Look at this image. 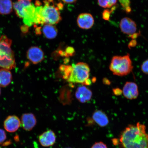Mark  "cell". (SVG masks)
Returning a JSON list of instances; mask_svg holds the SVG:
<instances>
[{
  "label": "cell",
  "mask_w": 148,
  "mask_h": 148,
  "mask_svg": "<svg viewBox=\"0 0 148 148\" xmlns=\"http://www.w3.org/2000/svg\"><path fill=\"white\" fill-rule=\"evenodd\" d=\"M119 140L124 148H148L145 125L140 123L129 125L122 133Z\"/></svg>",
  "instance_id": "1"
},
{
  "label": "cell",
  "mask_w": 148,
  "mask_h": 148,
  "mask_svg": "<svg viewBox=\"0 0 148 148\" xmlns=\"http://www.w3.org/2000/svg\"><path fill=\"white\" fill-rule=\"evenodd\" d=\"M12 41L6 36L0 38V68L9 70L16 66L15 58L11 45Z\"/></svg>",
  "instance_id": "2"
},
{
  "label": "cell",
  "mask_w": 148,
  "mask_h": 148,
  "mask_svg": "<svg viewBox=\"0 0 148 148\" xmlns=\"http://www.w3.org/2000/svg\"><path fill=\"white\" fill-rule=\"evenodd\" d=\"M109 68L114 75L118 76L123 77L129 75L134 68L130 55L127 54L123 56L113 57Z\"/></svg>",
  "instance_id": "3"
},
{
  "label": "cell",
  "mask_w": 148,
  "mask_h": 148,
  "mask_svg": "<svg viewBox=\"0 0 148 148\" xmlns=\"http://www.w3.org/2000/svg\"><path fill=\"white\" fill-rule=\"evenodd\" d=\"M44 5L42 6L40 11L42 25L49 24L55 25L58 24L62 19L60 10L55 4L54 0L49 2L44 1Z\"/></svg>",
  "instance_id": "4"
},
{
  "label": "cell",
  "mask_w": 148,
  "mask_h": 148,
  "mask_svg": "<svg viewBox=\"0 0 148 148\" xmlns=\"http://www.w3.org/2000/svg\"><path fill=\"white\" fill-rule=\"evenodd\" d=\"M73 66V71L68 82L83 84L89 77V66L86 63L79 62L74 64Z\"/></svg>",
  "instance_id": "5"
},
{
  "label": "cell",
  "mask_w": 148,
  "mask_h": 148,
  "mask_svg": "<svg viewBox=\"0 0 148 148\" xmlns=\"http://www.w3.org/2000/svg\"><path fill=\"white\" fill-rule=\"evenodd\" d=\"M27 57L28 60L35 64L41 62L45 58L43 51L37 46L29 48L27 51Z\"/></svg>",
  "instance_id": "6"
},
{
  "label": "cell",
  "mask_w": 148,
  "mask_h": 148,
  "mask_svg": "<svg viewBox=\"0 0 148 148\" xmlns=\"http://www.w3.org/2000/svg\"><path fill=\"white\" fill-rule=\"evenodd\" d=\"M123 95L126 99L129 100L137 99L139 95L138 85L132 82H127L122 90Z\"/></svg>",
  "instance_id": "7"
},
{
  "label": "cell",
  "mask_w": 148,
  "mask_h": 148,
  "mask_svg": "<svg viewBox=\"0 0 148 148\" xmlns=\"http://www.w3.org/2000/svg\"><path fill=\"white\" fill-rule=\"evenodd\" d=\"M120 28L124 34L131 36L136 33L137 30V25L136 23L128 17L123 18L120 23Z\"/></svg>",
  "instance_id": "8"
},
{
  "label": "cell",
  "mask_w": 148,
  "mask_h": 148,
  "mask_svg": "<svg viewBox=\"0 0 148 148\" xmlns=\"http://www.w3.org/2000/svg\"><path fill=\"white\" fill-rule=\"evenodd\" d=\"M36 8L32 3L23 9L22 18H23V23L27 26L30 27L34 24Z\"/></svg>",
  "instance_id": "9"
},
{
  "label": "cell",
  "mask_w": 148,
  "mask_h": 148,
  "mask_svg": "<svg viewBox=\"0 0 148 148\" xmlns=\"http://www.w3.org/2000/svg\"><path fill=\"white\" fill-rule=\"evenodd\" d=\"M21 124V121L17 116H9L5 120L3 126L7 132L13 133L17 131Z\"/></svg>",
  "instance_id": "10"
},
{
  "label": "cell",
  "mask_w": 148,
  "mask_h": 148,
  "mask_svg": "<svg viewBox=\"0 0 148 148\" xmlns=\"http://www.w3.org/2000/svg\"><path fill=\"white\" fill-rule=\"evenodd\" d=\"M92 92L89 88L85 86L79 87L75 92V97L80 103H85L88 102L91 99Z\"/></svg>",
  "instance_id": "11"
},
{
  "label": "cell",
  "mask_w": 148,
  "mask_h": 148,
  "mask_svg": "<svg viewBox=\"0 0 148 148\" xmlns=\"http://www.w3.org/2000/svg\"><path fill=\"white\" fill-rule=\"evenodd\" d=\"M38 140L42 147H51L55 144L56 140V136L53 131L49 130L40 135Z\"/></svg>",
  "instance_id": "12"
},
{
  "label": "cell",
  "mask_w": 148,
  "mask_h": 148,
  "mask_svg": "<svg viewBox=\"0 0 148 148\" xmlns=\"http://www.w3.org/2000/svg\"><path fill=\"white\" fill-rule=\"evenodd\" d=\"M77 23L79 27L83 29H89L93 26L94 20L92 15L88 13H82L77 18Z\"/></svg>",
  "instance_id": "13"
},
{
  "label": "cell",
  "mask_w": 148,
  "mask_h": 148,
  "mask_svg": "<svg viewBox=\"0 0 148 148\" xmlns=\"http://www.w3.org/2000/svg\"><path fill=\"white\" fill-rule=\"evenodd\" d=\"M21 124L24 130L30 131L34 128L37 123V120L34 114L32 113H25L22 116Z\"/></svg>",
  "instance_id": "14"
},
{
  "label": "cell",
  "mask_w": 148,
  "mask_h": 148,
  "mask_svg": "<svg viewBox=\"0 0 148 148\" xmlns=\"http://www.w3.org/2000/svg\"><path fill=\"white\" fill-rule=\"evenodd\" d=\"M92 118L95 123L101 127L106 126L109 123L108 116L101 110H98L94 111L92 113Z\"/></svg>",
  "instance_id": "15"
},
{
  "label": "cell",
  "mask_w": 148,
  "mask_h": 148,
  "mask_svg": "<svg viewBox=\"0 0 148 148\" xmlns=\"http://www.w3.org/2000/svg\"><path fill=\"white\" fill-rule=\"evenodd\" d=\"M12 75L10 71L7 69H0V86L5 87L10 84L12 80Z\"/></svg>",
  "instance_id": "16"
},
{
  "label": "cell",
  "mask_w": 148,
  "mask_h": 148,
  "mask_svg": "<svg viewBox=\"0 0 148 148\" xmlns=\"http://www.w3.org/2000/svg\"><path fill=\"white\" fill-rule=\"evenodd\" d=\"M42 31L45 38L49 39H53L56 38L58 32V29L55 26L49 24L44 25Z\"/></svg>",
  "instance_id": "17"
},
{
  "label": "cell",
  "mask_w": 148,
  "mask_h": 148,
  "mask_svg": "<svg viewBox=\"0 0 148 148\" xmlns=\"http://www.w3.org/2000/svg\"><path fill=\"white\" fill-rule=\"evenodd\" d=\"M32 0H18L13 3V8L16 14L18 17L22 18V13L23 9L32 3Z\"/></svg>",
  "instance_id": "18"
},
{
  "label": "cell",
  "mask_w": 148,
  "mask_h": 148,
  "mask_svg": "<svg viewBox=\"0 0 148 148\" xmlns=\"http://www.w3.org/2000/svg\"><path fill=\"white\" fill-rule=\"evenodd\" d=\"M13 8L12 0H0V14H10L12 12Z\"/></svg>",
  "instance_id": "19"
},
{
  "label": "cell",
  "mask_w": 148,
  "mask_h": 148,
  "mask_svg": "<svg viewBox=\"0 0 148 148\" xmlns=\"http://www.w3.org/2000/svg\"><path fill=\"white\" fill-rule=\"evenodd\" d=\"M66 87L61 90L60 99L61 102L64 104H68L71 102V91Z\"/></svg>",
  "instance_id": "20"
},
{
  "label": "cell",
  "mask_w": 148,
  "mask_h": 148,
  "mask_svg": "<svg viewBox=\"0 0 148 148\" xmlns=\"http://www.w3.org/2000/svg\"><path fill=\"white\" fill-rule=\"evenodd\" d=\"M73 70V66L71 65L62 64L59 67V70L62 73V78L67 81L69 79Z\"/></svg>",
  "instance_id": "21"
},
{
  "label": "cell",
  "mask_w": 148,
  "mask_h": 148,
  "mask_svg": "<svg viewBox=\"0 0 148 148\" xmlns=\"http://www.w3.org/2000/svg\"><path fill=\"white\" fill-rule=\"evenodd\" d=\"M121 4L123 10L127 13H130L132 9H131L130 4V0H118Z\"/></svg>",
  "instance_id": "22"
},
{
  "label": "cell",
  "mask_w": 148,
  "mask_h": 148,
  "mask_svg": "<svg viewBox=\"0 0 148 148\" xmlns=\"http://www.w3.org/2000/svg\"><path fill=\"white\" fill-rule=\"evenodd\" d=\"M116 8L115 7H113L111 10L109 9H105L102 13V18L103 20H106V21H108L110 20L111 14L112 12L115 10Z\"/></svg>",
  "instance_id": "23"
},
{
  "label": "cell",
  "mask_w": 148,
  "mask_h": 148,
  "mask_svg": "<svg viewBox=\"0 0 148 148\" xmlns=\"http://www.w3.org/2000/svg\"><path fill=\"white\" fill-rule=\"evenodd\" d=\"M64 51L66 54V57L67 58H69L70 57L74 56L75 53V49L71 46L66 47Z\"/></svg>",
  "instance_id": "24"
},
{
  "label": "cell",
  "mask_w": 148,
  "mask_h": 148,
  "mask_svg": "<svg viewBox=\"0 0 148 148\" xmlns=\"http://www.w3.org/2000/svg\"><path fill=\"white\" fill-rule=\"evenodd\" d=\"M141 70L144 73L148 75V59L144 61L142 64Z\"/></svg>",
  "instance_id": "25"
},
{
  "label": "cell",
  "mask_w": 148,
  "mask_h": 148,
  "mask_svg": "<svg viewBox=\"0 0 148 148\" xmlns=\"http://www.w3.org/2000/svg\"><path fill=\"white\" fill-rule=\"evenodd\" d=\"M110 0H98V3L100 6L102 8H108Z\"/></svg>",
  "instance_id": "26"
},
{
  "label": "cell",
  "mask_w": 148,
  "mask_h": 148,
  "mask_svg": "<svg viewBox=\"0 0 148 148\" xmlns=\"http://www.w3.org/2000/svg\"><path fill=\"white\" fill-rule=\"evenodd\" d=\"M7 139V135L5 131L0 129V144H3Z\"/></svg>",
  "instance_id": "27"
},
{
  "label": "cell",
  "mask_w": 148,
  "mask_h": 148,
  "mask_svg": "<svg viewBox=\"0 0 148 148\" xmlns=\"http://www.w3.org/2000/svg\"><path fill=\"white\" fill-rule=\"evenodd\" d=\"M91 148H108L107 145L102 142H96Z\"/></svg>",
  "instance_id": "28"
},
{
  "label": "cell",
  "mask_w": 148,
  "mask_h": 148,
  "mask_svg": "<svg viewBox=\"0 0 148 148\" xmlns=\"http://www.w3.org/2000/svg\"><path fill=\"white\" fill-rule=\"evenodd\" d=\"M113 92L116 95H120L121 94H123L122 90H121L119 88H115L113 89Z\"/></svg>",
  "instance_id": "29"
},
{
  "label": "cell",
  "mask_w": 148,
  "mask_h": 148,
  "mask_svg": "<svg viewBox=\"0 0 148 148\" xmlns=\"http://www.w3.org/2000/svg\"><path fill=\"white\" fill-rule=\"evenodd\" d=\"M117 0H110L108 8H111V7L115 5L116 3H117Z\"/></svg>",
  "instance_id": "30"
},
{
  "label": "cell",
  "mask_w": 148,
  "mask_h": 148,
  "mask_svg": "<svg viewBox=\"0 0 148 148\" xmlns=\"http://www.w3.org/2000/svg\"><path fill=\"white\" fill-rule=\"evenodd\" d=\"M87 122L88 125H93L94 123H95L92 118H88L87 119Z\"/></svg>",
  "instance_id": "31"
},
{
  "label": "cell",
  "mask_w": 148,
  "mask_h": 148,
  "mask_svg": "<svg viewBox=\"0 0 148 148\" xmlns=\"http://www.w3.org/2000/svg\"><path fill=\"white\" fill-rule=\"evenodd\" d=\"M64 3H76L77 0H62Z\"/></svg>",
  "instance_id": "32"
},
{
  "label": "cell",
  "mask_w": 148,
  "mask_h": 148,
  "mask_svg": "<svg viewBox=\"0 0 148 148\" xmlns=\"http://www.w3.org/2000/svg\"><path fill=\"white\" fill-rule=\"evenodd\" d=\"M91 81L89 79H88L87 80H86L85 81V82L84 83V84H83V85H87V86H89V85H90L91 84Z\"/></svg>",
  "instance_id": "33"
},
{
  "label": "cell",
  "mask_w": 148,
  "mask_h": 148,
  "mask_svg": "<svg viewBox=\"0 0 148 148\" xmlns=\"http://www.w3.org/2000/svg\"><path fill=\"white\" fill-rule=\"evenodd\" d=\"M103 82L105 84H110V82L108 79L106 78H104L103 79Z\"/></svg>",
  "instance_id": "34"
},
{
  "label": "cell",
  "mask_w": 148,
  "mask_h": 148,
  "mask_svg": "<svg viewBox=\"0 0 148 148\" xmlns=\"http://www.w3.org/2000/svg\"><path fill=\"white\" fill-rule=\"evenodd\" d=\"M136 40H134V41H132V42H130V43L129 44V47H131L132 46H134L135 45H136Z\"/></svg>",
  "instance_id": "35"
},
{
  "label": "cell",
  "mask_w": 148,
  "mask_h": 148,
  "mask_svg": "<svg viewBox=\"0 0 148 148\" xmlns=\"http://www.w3.org/2000/svg\"><path fill=\"white\" fill-rule=\"evenodd\" d=\"M92 82H95L96 81V78L95 77H93L92 79Z\"/></svg>",
  "instance_id": "36"
},
{
  "label": "cell",
  "mask_w": 148,
  "mask_h": 148,
  "mask_svg": "<svg viewBox=\"0 0 148 148\" xmlns=\"http://www.w3.org/2000/svg\"><path fill=\"white\" fill-rule=\"evenodd\" d=\"M1 88H0V95H1Z\"/></svg>",
  "instance_id": "37"
},
{
  "label": "cell",
  "mask_w": 148,
  "mask_h": 148,
  "mask_svg": "<svg viewBox=\"0 0 148 148\" xmlns=\"http://www.w3.org/2000/svg\"></svg>",
  "instance_id": "38"
}]
</instances>
